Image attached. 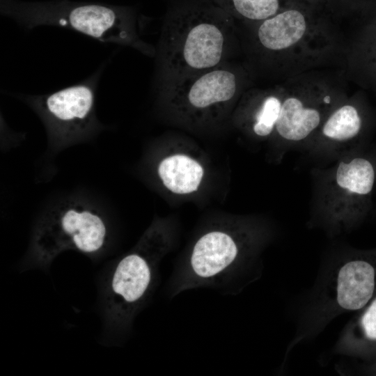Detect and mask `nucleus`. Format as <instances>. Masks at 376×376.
<instances>
[{
	"mask_svg": "<svg viewBox=\"0 0 376 376\" xmlns=\"http://www.w3.org/2000/svg\"><path fill=\"white\" fill-rule=\"evenodd\" d=\"M235 40L232 17L219 7L177 10L166 20L159 37V81L189 77L228 61Z\"/></svg>",
	"mask_w": 376,
	"mask_h": 376,
	"instance_id": "obj_1",
	"label": "nucleus"
},
{
	"mask_svg": "<svg viewBox=\"0 0 376 376\" xmlns=\"http://www.w3.org/2000/svg\"><path fill=\"white\" fill-rule=\"evenodd\" d=\"M170 245L167 228L156 222L115 263L104 290V319L110 331L125 332L130 327L152 290L159 263Z\"/></svg>",
	"mask_w": 376,
	"mask_h": 376,
	"instance_id": "obj_2",
	"label": "nucleus"
},
{
	"mask_svg": "<svg viewBox=\"0 0 376 376\" xmlns=\"http://www.w3.org/2000/svg\"><path fill=\"white\" fill-rule=\"evenodd\" d=\"M109 227L95 206L68 198L51 207L38 221L23 267H48L61 252L72 249L88 256L101 253L108 244Z\"/></svg>",
	"mask_w": 376,
	"mask_h": 376,
	"instance_id": "obj_3",
	"label": "nucleus"
},
{
	"mask_svg": "<svg viewBox=\"0 0 376 376\" xmlns=\"http://www.w3.org/2000/svg\"><path fill=\"white\" fill-rule=\"evenodd\" d=\"M248 75L227 61L189 77L159 81V98L179 122L205 126L222 120L244 92Z\"/></svg>",
	"mask_w": 376,
	"mask_h": 376,
	"instance_id": "obj_4",
	"label": "nucleus"
},
{
	"mask_svg": "<svg viewBox=\"0 0 376 376\" xmlns=\"http://www.w3.org/2000/svg\"><path fill=\"white\" fill-rule=\"evenodd\" d=\"M255 236L240 226L217 227L203 233L177 267L171 295L198 287H230L253 254Z\"/></svg>",
	"mask_w": 376,
	"mask_h": 376,
	"instance_id": "obj_5",
	"label": "nucleus"
},
{
	"mask_svg": "<svg viewBox=\"0 0 376 376\" xmlns=\"http://www.w3.org/2000/svg\"><path fill=\"white\" fill-rule=\"evenodd\" d=\"M254 24L251 40L256 52L290 70L311 66L334 46L330 31L299 8L288 7Z\"/></svg>",
	"mask_w": 376,
	"mask_h": 376,
	"instance_id": "obj_6",
	"label": "nucleus"
},
{
	"mask_svg": "<svg viewBox=\"0 0 376 376\" xmlns=\"http://www.w3.org/2000/svg\"><path fill=\"white\" fill-rule=\"evenodd\" d=\"M29 102L41 117L49 141L55 148L80 141L99 128L93 80L49 95L29 97Z\"/></svg>",
	"mask_w": 376,
	"mask_h": 376,
	"instance_id": "obj_7",
	"label": "nucleus"
},
{
	"mask_svg": "<svg viewBox=\"0 0 376 376\" xmlns=\"http://www.w3.org/2000/svg\"><path fill=\"white\" fill-rule=\"evenodd\" d=\"M376 179L370 159L351 156L338 161L324 180L320 197L324 214L333 224H355L367 212Z\"/></svg>",
	"mask_w": 376,
	"mask_h": 376,
	"instance_id": "obj_8",
	"label": "nucleus"
},
{
	"mask_svg": "<svg viewBox=\"0 0 376 376\" xmlns=\"http://www.w3.org/2000/svg\"><path fill=\"white\" fill-rule=\"evenodd\" d=\"M285 87L274 135L283 143L308 142L331 110L344 100L326 82L310 79L290 81Z\"/></svg>",
	"mask_w": 376,
	"mask_h": 376,
	"instance_id": "obj_9",
	"label": "nucleus"
},
{
	"mask_svg": "<svg viewBox=\"0 0 376 376\" xmlns=\"http://www.w3.org/2000/svg\"><path fill=\"white\" fill-rule=\"evenodd\" d=\"M22 21L30 28L40 24L68 27L102 42L132 47L148 56L156 54L155 48L140 38L132 19L102 5L68 7L56 13L35 15Z\"/></svg>",
	"mask_w": 376,
	"mask_h": 376,
	"instance_id": "obj_10",
	"label": "nucleus"
},
{
	"mask_svg": "<svg viewBox=\"0 0 376 376\" xmlns=\"http://www.w3.org/2000/svg\"><path fill=\"white\" fill-rule=\"evenodd\" d=\"M376 295V249L359 251L338 271L336 300L349 311L363 308Z\"/></svg>",
	"mask_w": 376,
	"mask_h": 376,
	"instance_id": "obj_11",
	"label": "nucleus"
},
{
	"mask_svg": "<svg viewBox=\"0 0 376 376\" xmlns=\"http://www.w3.org/2000/svg\"><path fill=\"white\" fill-rule=\"evenodd\" d=\"M285 88L251 89L244 91L239 108L242 123L256 136L274 134L280 115Z\"/></svg>",
	"mask_w": 376,
	"mask_h": 376,
	"instance_id": "obj_12",
	"label": "nucleus"
},
{
	"mask_svg": "<svg viewBox=\"0 0 376 376\" xmlns=\"http://www.w3.org/2000/svg\"><path fill=\"white\" fill-rule=\"evenodd\" d=\"M361 129L362 118L358 108L344 99L328 114L308 142L318 148H338L355 139Z\"/></svg>",
	"mask_w": 376,
	"mask_h": 376,
	"instance_id": "obj_13",
	"label": "nucleus"
},
{
	"mask_svg": "<svg viewBox=\"0 0 376 376\" xmlns=\"http://www.w3.org/2000/svg\"><path fill=\"white\" fill-rule=\"evenodd\" d=\"M157 174L167 189L177 194H187L198 190L204 170L201 164L191 157L175 154L160 161Z\"/></svg>",
	"mask_w": 376,
	"mask_h": 376,
	"instance_id": "obj_14",
	"label": "nucleus"
},
{
	"mask_svg": "<svg viewBox=\"0 0 376 376\" xmlns=\"http://www.w3.org/2000/svg\"><path fill=\"white\" fill-rule=\"evenodd\" d=\"M352 326L354 352L359 357L376 361V295Z\"/></svg>",
	"mask_w": 376,
	"mask_h": 376,
	"instance_id": "obj_15",
	"label": "nucleus"
},
{
	"mask_svg": "<svg viewBox=\"0 0 376 376\" xmlns=\"http://www.w3.org/2000/svg\"><path fill=\"white\" fill-rule=\"evenodd\" d=\"M216 1L218 7L228 14H233L237 17L253 23L267 19L288 8L284 0Z\"/></svg>",
	"mask_w": 376,
	"mask_h": 376,
	"instance_id": "obj_16",
	"label": "nucleus"
},
{
	"mask_svg": "<svg viewBox=\"0 0 376 376\" xmlns=\"http://www.w3.org/2000/svg\"><path fill=\"white\" fill-rule=\"evenodd\" d=\"M371 370L372 372H374L376 373V361H375V363L371 367Z\"/></svg>",
	"mask_w": 376,
	"mask_h": 376,
	"instance_id": "obj_17",
	"label": "nucleus"
}]
</instances>
